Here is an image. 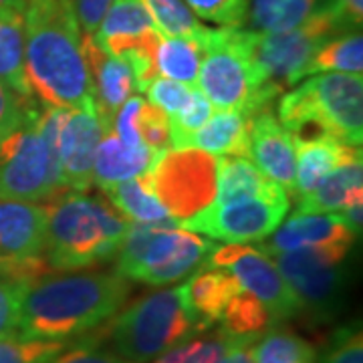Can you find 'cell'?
I'll return each mask as SVG.
<instances>
[{
  "label": "cell",
  "mask_w": 363,
  "mask_h": 363,
  "mask_svg": "<svg viewBox=\"0 0 363 363\" xmlns=\"http://www.w3.org/2000/svg\"><path fill=\"white\" fill-rule=\"evenodd\" d=\"M341 33L347 30L335 21L331 11L281 33L245 30L248 61L264 101L272 105L281 91L305 77V67L317 49Z\"/></svg>",
  "instance_id": "cell-6"
},
{
  "label": "cell",
  "mask_w": 363,
  "mask_h": 363,
  "mask_svg": "<svg viewBox=\"0 0 363 363\" xmlns=\"http://www.w3.org/2000/svg\"><path fill=\"white\" fill-rule=\"evenodd\" d=\"M135 128L142 143L157 152L169 150V119L168 113L162 111L160 107L143 101L135 117Z\"/></svg>",
  "instance_id": "cell-38"
},
{
  "label": "cell",
  "mask_w": 363,
  "mask_h": 363,
  "mask_svg": "<svg viewBox=\"0 0 363 363\" xmlns=\"http://www.w3.org/2000/svg\"><path fill=\"white\" fill-rule=\"evenodd\" d=\"M45 208V259L52 271H83L116 259L130 222L109 202L83 192H65Z\"/></svg>",
  "instance_id": "cell-3"
},
{
  "label": "cell",
  "mask_w": 363,
  "mask_h": 363,
  "mask_svg": "<svg viewBox=\"0 0 363 363\" xmlns=\"http://www.w3.org/2000/svg\"><path fill=\"white\" fill-rule=\"evenodd\" d=\"M255 363H317V350L286 329H267L252 345Z\"/></svg>",
  "instance_id": "cell-31"
},
{
  "label": "cell",
  "mask_w": 363,
  "mask_h": 363,
  "mask_svg": "<svg viewBox=\"0 0 363 363\" xmlns=\"http://www.w3.org/2000/svg\"><path fill=\"white\" fill-rule=\"evenodd\" d=\"M196 87L184 85L178 81H172L166 77H156L150 85L145 93L150 95L152 105L160 107L162 111H166L169 116H174L176 111H180L184 105L188 104V99L192 97Z\"/></svg>",
  "instance_id": "cell-40"
},
{
  "label": "cell",
  "mask_w": 363,
  "mask_h": 363,
  "mask_svg": "<svg viewBox=\"0 0 363 363\" xmlns=\"http://www.w3.org/2000/svg\"><path fill=\"white\" fill-rule=\"evenodd\" d=\"M150 188L178 222L216 200V157L202 150H166L150 169Z\"/></svg>",
  "instance_id": "cell-10"
},
{
  "label": "cell",
  "mask_w": 363,
  "mask_h": 363,
  "mask_svg": "<svg viewBox=\"0 0 363 363\" xmlns=\"http://www.w3.org/2000/svg\"><path fill=\"white\" fill-rule=\"evenodd\" d=\"M297 154V174H295V194L303 196L315 190L319 182L327 178L333 169L350 160L357 150L337 140L317 138V140H293Z\"/></svg>",
  "instance_id": "cell-25"
},
{
  "label": "cell",
  "mask_w": 363,
  "mask_h": 363,
  "mask_svg": "<svg viewBox=\"0 0 363 363\" xmlns=\"http://www.w3.org/2000/svg\"><path fill=\"white\" fill-rule=\"evenodd\" d=\"M345 250H291L272 255L285 283L297 297L301 315L315 323L337 317L347 291Z\"/></svg>",
  "instance_id": "cell-8"
},
{
  "label": "cell",
  "mask_w": 363,
  "mask_h": 363,
  "mask_svg": "<svg viewBox=\"0 0 363 363\" xmlns=\"http://www.w3.org/2000/svg\"><path fill=\"white\" fill-rule=\"evenodd\" d=\"M67 347V341L26 339L21 335L0 337V363H49Z\"/></svg>",
  "instance_id": "cell-36"
},
{
  "label": "cell",
  "mask_w": 363,
  "mask_h": 363,
  "mask_svg": "<svg viewBox=\"0 0 363 363\" xmlns=\"http://www.w3.org/2000/svg\"><path fill=\"white\" fill-rule=\"evenodd\" d=\"M49 363H131L116 355L113 351H105L95 345V339L85 337L65 347L59 355H55Z\"/></svg>",
  "instance_id": "cell-42"
},
{
  "label": "cell",
  "mask_w": 363,
  "mask_h": 363,
  "mask_svg": "<svg viewBox=\"0 0 363 363\" xmlns=\"http://www.w3.org/2000/svg\"><path fill=\"white\" fill-rule=\"evenodd\" d=\"M142 104V97H130L125 104L119 107V111L113 117V121H116V135L123 143H128V145H140L142 143L138 128H135V117H138V111H140Z\"/></svg>",
  "instance_id": "cell-44"
},
{
  "label": "cell",
  "mask_w": 363,
  "mask_h": 363,
  "mask_svg": "<svg viewBox=\"0 0 363 363\" xmlns=\"http://www.w3.org/2000/svg\"><path fill=\"white\" fill-rule=\"evenodd\" d=\"M0 83L23 101H33L25 75V6L0 11Z\"/></svg>",
  "instance_id": "cell-26"
},
{
  "label": "cell",
  "mask_w": 363,
  "mask_h": 363,
  "mask_svg": "<svg viewBox=\"0 0 363 363\" xmlns=\"http://www.w3.org/2000/svg\"><path fill=\"white\" fill-rule=\"evenodd\" d=\"M190 147L212 156H245L250 154V116L236 109H218L196 131Z\"/></svg>",
  "instance_id": "cell-24"
},
{
  "label": "cell",
  "mask_w": 363,
  "mask_h": 363,
  "mask_svg": "<svg viewBox=\"0 0 363 363\" xmlns=\"http://www.w3.org/2000/svg\"><path fill=\"white\" fill-rule=\"evenodd\" d=\"M274 319L255 295L238 291L220 317V329L233 337H260Z\"/></svg>",
  "instance_id": "cell-32"
},
{
  "label": "cell",
  "mask_w": 363,
  "mask_h": 363,
  "mask_svg": "<svg viewBox=\"0 0 363 363\" xmlns=\"http://www.w3.org/2000/svg\"><path fill=\"white\" fill-rule=\"evenodd\" d=\"M317 363H363V337L359 325L341 327L327 343Z\"/></svg>",
  "instance_id": "cell-39"
},
{
  "label": "cell",
  "mask_w": 363,
  "mask_h": 363,
  "mask_svg": "<svg viewBox=\"0 0 363 363\" xmlns=\"http://www.w3.org/2000/svg\"><path fill=\"white\" fill-rule=\"evenodd\" d=\"M47 208L23 200H0V260L45 252Z\"/></svg>",
  "instance_id": "cell-19"
},
{
  "label": "cell",
  "mask_w": 363,
  "mask_h": 363,
  "mask_svg": "<svg viewBox=\"0 0 363 363\" xmlns=\"http://www.w3.org/2000/svg\"><path fill=\"white\" fill-rule=\"evenodd\" d=\"M113 353L131 363H150L204 329L186 301L184 285L150 293L107 321Z\"/></svg>",
  "instance_id": "cell-5"
},
{
  "label": "cell",
  "mask_w": 363,
  "mask_h": 363,
  "mask_svg": "<svg viewBox=\"0 0 363 363\" xmlns=\"http://www.w3.org/2000/svg\"><path fill=\"white\" fill-rule=\"evenodd\" d=\"M154 18V25L162 35L169 37H196L204 25L196 18L184 0H143Z\"/></svg>",
  "instance_id": "cell-34"
},
{
  "label": "cell",
  "mask_w": 363,
  "mask_h": 363,
  "mask_svg": "<svg viewBox=\"0 0 363 363\" xmlns=\"http://www.w3.org/2000/svg\"><path fill=\"white\" fill-rule=\"evenodd\" d=\"M214 247L216 245L210 238L184 230L178 222L166 224L152 236L140 260L131 269L128 281L152 286L178 283L184 277L202 269Z\"/></svg>",
  "instance_id": "cell-13"
},
{
  "label": "cell",
  "mask_w": 363,
  "mask_h": 363,
  "mask_svg": "<svg viewBox=\"0 0 363 363\" xmlns=\"http://www.w3.org/2000/svg\"><path fill=\"white\" fill-rule=\"evenodd\" d=\"M357 234L339 214H305L297 212L272 233L259 250L267 257L291 250H345L350 252Z\"/></svg>",
  "instance_id": "cell-16"
},
{
  "label": "cell",
  "mask_w": 363,
  "mask_h": 363,
  "mask_svg": "<svg viewBox=\"0 0 363 363\" xmlns=\"http://www.w3.org/2000/svg\"><path fill=\"white\" fill-rule=\"evenodd\" d=\"M279 119L293 140L329 138L362 147L363 79L350 73L311 75L279 104Z\"/></svg>",
  "instance_id": "cell-4"
},
{
  "label": "cell",
  "mask_w": 363,
  "mask_h": 363,
  "mask_svg": "<svg viewBox=\"0 0 363 363\" xmlns=\"http://www.w3.org/2000/svg\"><path fill=\"white\" fill-rule=\"evenodd\" d=\"M257 339L259 337H240L228 350V353L224 355V359L220 363H255L252 345H255Z\"/></svg>",
  "instance_id": "cell-47"
},
{
  "label": "cell",
  "mask_w": 363,
  "mask_h": 363,
  "mask_svg": "<svg viewBox=\"0 0 363 363\" xmlns=\"http://www.w3.org/2000/svg\"><path fill=\"white\" fill-rule=\"evenodd\" d=\"M130 281L117 272H51L26 286L16 335L69 341L113 319L130 297Z\"/></svg>",
  "instance_id": "cell-1"
},
{
  "label": "cell",
  "mask_w": 363,
  "mask_h": 363,
  "mask_svg": "<svg viewBox=\"0 0 363 363\" xmlns=\"http://www.w3.org/2000/svg\"><path fill=\"white\" fill-rule=\"evenodd\" d=\"M13 6H25V0H0V11L2 9H13Z\"/></svg>",
  "instance_id": "cell-48"
},
{
  "label": "cell",
  "mask_w": 363,
  "mask_h": 363,
  "mask_svg": "<svg viewBox=\"0 0 363 363\" xmlns=\"http://www.w3.org/2000/svg\"><path fill=\"white\" fill-rule=\"evenodd\" d=\"M111 2L113 0H73L79 26L83 28L85 35H93L99 28Z\"/></svg>",
  "instance_id": "cell-45"
},
{
  "label": "cell",
  "mask_w": 363,
  "mask_h": 363,
  "mask_svg": "<svg viewBox=\"0 0 363 363\" xmlns=\"http://www.w3.org/2000/svg\"><path fill=\"white\" fill-rule=\"evenodd\" d=\"M156 33L154 18L143 0H113L93 37L109 55L125 61Z\"/></svg>",
  "instance_id": "cell-18"
},
{
  "label": "cell",
  "mask_w": 363,
  "mask_h": 363,
  "mask_svg": "<svg viewBox=\"0 0 363 363\" xmlns=\"http://www.w3.org/2000/svg\"><path fill=\"white\" fill-rule=\"evenodd\" d=\"M40 105H28L23 121L0 140V200L40 202L61 196L37 128Z\"/></svg>",
  "instance_id": "cell-9"
},
{
  "label": "cell",
  "mask_w": 363,
  "mask_h": 363,
  "mask_svg": "<svg viewBox=\"0 0 363 363\" xmlns=\"http://www.w3.org/2000/svg\"><path fill=\"white\" fill-rule=\"evenodd\" d=\"M33 101H23L21 97L14 95L13 91L6 89L0 83V140L23 121L26 109Z\"/></svg>",
  "instance_id": "cell-43"
},
{
  "label": "cell",
  "mask_w": 363,
  "mask_h": 363,
  "mask_svg": "<svg viewBox=\"0 0 363 363\" xmlns=\"http://www.w3.org/2000/svg\"><path fill=\"white\" fill-rule=\"evenodd\" d=\"M333 0H252L250 26L260 33H281L329 11Z\"/></svg>",
  "instance_id": "cell-28"
},
{
  "label": "cell",
  "mask_w": 363,
  "mask_h": 363,
  "mask_svg": "<svg viewBox=\"0 0 363 363\" xmlns=\"http://www.w3.org/2000/svg\"><path fill=\"white\" fill-rule=\"evenodd\" d=\"M200 18L220 26H242L250 0H184Z\"/></svg>",
  "instance_id": "cell-37"
},
{
  "label": "cell",
  "mask_w": 363,
  "mask_h": 363,
  "mask_svg": "<svg viewBox=\"0 0 363 363\" xmlns=\"http://www.w3.org/2000/svg\"><path fill=\"white\" fill-rule=\"evenodd\" d=\"M238 339L240 337L224 333L220 327L216 331H202L180 345L164 351L150 363H220Z\"/></svg>",
  "instance_id": "cell-33"
},
{
  "label": "cell",
  "mask_w": 363,
  "mask_h": 363,
  "mask_svg": "<svg viewBox=\"0 0 363 363\" xmlns=\"http://www.w3.org/2000/svg\"><path fill=\"white\" fill-rule=\"evenodd\" d=\"M262 198L269 202H289V194L277 182L269 180L255 162L245 156H222L216 160V200L218 204Z\"/></svg>",
  "instance_id": "cell-21"
},
{
  "label": "cell",
  "mask_w": 363,
  "mask_h": 363,
  "mask_svg": "<svg viewBox=\"0 0 363 363\" xmlns=\"http://www.w3.org/2000/svg\"><path fill=\"white\" fill-rule=\"evenodd\" d=\"M329 11L345 30H362L363 0H333Z\"/></svg>",
  "instance_id": "cell-46"
},
{
  "label": "cell",
  "mask_w": 363,
  "mask_h": 363,
  "mask_svg": "<svg viewBox=\"0 0 363 363\" xmlns=\"http://www.w3.org/2000/svg\"><path fill=\"white\" fill-rule=\"evenodd\" d=\"M362 150L333 169L319 186L298 196L297 212L305 214H331L343 208L363 202V162Z\"/></svg>",
  "instance_id": "cell-22"
},
{
  "label": "cell",
  "mask_w": 363,
  "mask_h": 363,
  "mask_svg": "<svg viewBox=\"0 0 363 363\" xmlns=\"http://www.w3.org/2000/svg\"><path fill=\"white\" fill-rule=\"evenodd\" d=\"M255 166L286 192L295 190L297 154L291 133L272 116L271 109L250 117V154Z\"/></svg>",
  "instance_id": "cell-17"
},
{
  "label": "cell",
  "mask_w": 363,
  "mask_h": 363,
  "mask_svg": "<svg viewBox=\"0 0 363 363\" xmlns=\"http://www.w3.org/2000/svg\"><path fill=\"white\" fill-rule=\"evenodd\" d=\"M83 59L87 65L91 83V97L101 119L105 131L113 130V117L119 107L130 99L135 91L133 71L128 61L113 57L99 45L93 35H85L81 40Z\"/></svg>",
  "instance_id": "cell-15"
},
{
  "label": "cell",
  "mask_w": 363,
  "mask_h": 363,
  "mask_svg": "<svg viewBox=\"0 0 363 363\" xmlns=\"http://www.w3.org/2000/svg\"><path fill=\"white\" fill-rule=\"evenodd\" d=\"M107 131L101 125L93 99L67 109L59 133L61 182L67 192H85L93 184L95 150Z\"/></svg>",
  "instance_id": "cell-14"
},
{
  "label": "cell",
  "mask_w": 363,
  "mask_h": 363,
  "mask_svg": "<svg viewBox=\"0 0 363 363\" xmlns=\"http://www.w3.org/2000/svg\"><path fill=\"white\" fill-rule=\"evenodd\" d=\"M25 289L26 285L0 277V337H9L16 333L21 298Z\"/></svg>",
  "instance_id": "cell-41"
},
{
  "label": "cell",
  "mask_w": 363,
  "mask_h": 363,
  "mask_svg": "<svg viewBox=\"0 0 363 363\" xmlns=\"http://www.w3.org/2000/svg\"><path fill=\"white\" fill-rule=\"evenodd\" d=\"M291 202H269L262 198L236 200L210 206L188 220L178 222L184 230L204 234L210 240H222L226 245L257 242L269 238L286 216Z\"/></svg>",
  "instance_id": "cell-12"
},
{
  "label": "cell",
  "mask_w": 363,
  "mask_h": 363,
  "mask_svg": "<svg viewBox=\"0 0 363 363\" xmlns=\"http://www.w3.org/2000/svg\"><path fill=\"white\" fill-rule=\"evenodd\" d=\"M162 152L140 143L128 145L117 138L113 130L104 133L101 142L95 150L93 160V182L105 190L121 182L140 178L154 168Z\"/></svg>",
  "instance_id": "cell-20"
},
{
  "label": "cell",
  "mask_w": 363,
  "mask_h": 363,
  "mask_svg": "<svg viewBox=\"0 0 363 363\" xmlns=\"http://www.w3.org/2000/svg\"><path fill=\"white\" fill-rule=\"evenodd\" d=\"M105 194L117 210H121L135 222H160L172 218L150 188V172L140 178L105 188Z\"/></svg>",
  "instance_id": "cell-30"
},
{
  "label": "cell",
  "mask_w": 363,
  "mask_h": 363,
  "mask_svg": "<svg viewBox=\"0 0 363 363\" xmlns=\"http://www.w3.org/2000/svg\"><path fill=\"white\" fill-rule=\"evenodd\" d=\"M206 28L208 26H204V30L196 37H169L160 33L154 52L157 75L194 87L204 55L202 37Z\"/></svg>",
  "instance_id": "cell-27"
},
{
  "label": "cell",
  "mask_w": 363,
  "mask_h": 363,
  "mask_svg": "<svg viewBox=\"0 0 363 363\" xmlns=\"http://www.w3.org/2000/svg\"><path fill=\"white\" fill-rule=\"evenodd\" d=\"M202 45L196 85L212 107L245 111L250 117L271 109L252 75L242 26L206 28Z\"/></svg>",
  "instance_id": "cell-7"
},
{
  "label": "cell",
  "mask_w": 363,
  "mask_h": 363,
  "mask_svg": "<svg viewBox=\"0 0 363 363\" xmlns=\"http://www.w3.org/2000/svg\"><path fill=\"white\" fill-rule=\"evenodd\" d=\"M204 267H216L233 272L240 289L255 295L269 309L274 323L301 315L297 297L285 283L274 260L259 248L216 245L208 255Z\"/></svg>",
  "instance_id": "cell-11"
},
{
  "label": "cell",
  "mask_w": 363,
  "mask_h": 363,
  "mask_svg": "<svg viewBox=\"0 0 363 363\" xmlns=\"http://www.w3.org/2000/svg\"><path fill=\"white\" fill-rule=\"evenodd\" d=\"M73 0H25V75L43 107H77L91 97Z\"/></svg>",
  "instance_id": "cell-2"
},
{
  "label": "cell",
  "mask_w": 363,
  "mask_h": 363,
  "mask_svg": "<svg viewBox=\"0 0 363 363\" xmlns=\"http://www.w3.org/2000/svg\"><path fill=\"white\" fill-rule=\"evenodd\" d=\"M212 116V105L206 97L194 89L188 104L169 116V147L172 150H186L190 147V140L196 131L206 123L208 117Z\"/></svg>",
  "instance_id": "cell-35"
},
{
  "label": "cell",
  "mask_w": 363,
  "mask_h": 363,
  "mask_svg": "<svg viewBox=\"0 0 363 363\" xmlns=\"http://www.w3.org/2000/svg\"><path fill=\"white\" fill-rule=\"evenodd\" d=\"M186 301L204 329L220 323V317L230 298L242 291L236 277L226 269L202 267L184 283Z\"/></svg>",
  "instance_id": "cell-23"
},
{
  "label": "cell",
  "mask_w": 363,
  "mask_h": 363,
  "mask_svg": "<svg viewBox=\"0 0 363 363\" xmlns=\"http://www.w3.org/2000/svg\"><path fill=\"white\" fill-rule=\"evenodd\" d=\"M363 37L362 30H347L321 45L305 67V77L319 73H350L362 75Z\"/></svg>",
  "instance_id": "cell-29"
}]
</instances>
